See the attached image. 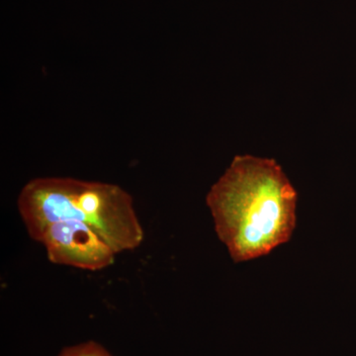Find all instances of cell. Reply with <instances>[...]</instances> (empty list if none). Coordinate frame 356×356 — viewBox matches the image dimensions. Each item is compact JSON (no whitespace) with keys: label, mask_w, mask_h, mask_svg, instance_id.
Instances as JSON below:
<instances>
[{"label":"cell","mask_w":356,"mask_h":356,"mask_svg":"<svg viewBox=\"0 0 356 356\" xmlns=\"http://www.w3.org/2000/svg\"><path fill=\"white\" fill-rule=\"evenodd\" d=\"M37 242L46 250L49 261L81 270L99 271L114 264L116 252L95 229L83 222H53Z\"/></svg>","instance_id":"3"},{"label":"cell","mask_w":356,"mask_h":356,"mask_svg":"<svg viewBox=\"0 0 356 356\" xmlns=\"http://www.w3.org/2000/svg\"><path fill=\"white\" fill-rule=\"evenodd\" d=\"M17 207L35 242L47 227L67 220L88 225L116 254L137 250L145 240L133 197L117 184L74 177L34 178L21 189Z\"/></svg>","instance_id":"2"},{"label":"cell","mask_w":356,"mask_h":356,"mask_svg":"<svg viewBox=\"0 0 356 356\" xmlns=\"http://www.w3.org/2000/svg\"><path fill=\"white\" fill-rule=\"evenodd\" d=\"M206 203L235 262L268 254L296 226V191L274 159L236 156Z\"/></svg>","instance_id":"1"},{"label":"cell","mask_w":356,"mask_h":356,"mask_svg":"<svg viewBox=\"0 0 356 356\" xmlns=\"http://www.w3.org/2000/svg\"><path fill=\"white\" fill-rule=\"evenodd\" d=\"M58 356H113L102 344L93 341L65 348Z\"/></svg>","instance_id":"4"}]
</instances>
